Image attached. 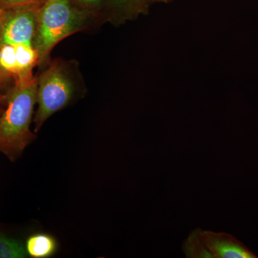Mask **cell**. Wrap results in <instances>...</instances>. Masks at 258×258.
I'll list each match as a JSON object with an SVG mask.
<instances>
[{
    "label": "cell",
    "instance_id": "1",
    "mask_svg": "<svg viewBox=\"0 0 258 258\" xmlns=\"http://www.w3.org/2000/svg\"><path fill=\"white\" fill-rule=\"evenodd\" d=\"M37 77L16 81L5 93L7 103L0 116V153L15 162L36 139L30 130L37 103Z\"/></svg>",
    "mask_w": 258,
    "mask_h": 258
},
{
    "label": "cell",
    "instance_id": "2",
    "mask_svg": "<svg viewBox=\"0 0 258 258\" xmlns=\"http://www.w3.org/2000/svg\"><path fill=\"white\" fill-rule=\"evenodd\" d=\"M93 17V13L76 6L72 0H45L39 7L32 42L38 54L37 66L46 68L54 47L66 37L88 28Z\"/></svg>",
    "mask_w": 258,
    "mask_h": 258
},
{
    "label": "cell",
    "instance_id": "3",
    "mask_svg": "<svg viewBox=\"0 0 258 258\" xmlns=\"http://www.w3.org/2000/svg\"><path fill=\"white\" fill-rule=\"evenodd\" d=\"M75 61L55 59L37 76V103L33 120L37 133L56 112L72 101L80 87V74Z\"/></svg>",
    "mask_w": 258,
    "mask_h": 258
},
{
    "label": "cell",
    "instance_id": "4",
    "mask_svg": "<svg viewBox=\"0 0 258 258\" xmlns=\"http://www.w3.org/2000/svg\"><path fill=\"white\" fill-rule=\"evenodd\" d=\"M188 258H257L240 241L230 234L198 228L193 230L182 245Z\"/></svg>",
    "mask_w": 258,
    "mask_h": 258
},
{
    "label": "cell",
    "instance_id": "5",
    "mask_svg": "<svg viewBox=\"0 0 258 258\" xmlns=\"http://www.w3.org/2000/svg\"><path fill=\"white\" fill-rule=\"evenodd\" d=\"M40 6L20 7L4 10L0 20V45H32L36 33Z\"/></svg>",
    "mask_w": 258,
    "mask_h": 258
},
{
    "label": "cell",
    "instance_id": "6",
    "mask_svg": "<svg viewBox=\"0 0 258 258\" xmlns=\"http://www.w3.org/2000/svg\"><path fill=\"white\" fill-rule=\"evenodd\" d=\"M152 3L151 0H106L105 19L113 25H121L147 14Z\"/></svg>",
    "mask_w": 258,
    "mask_h": 258
},
{
    "label": "cell",
    "instance_id": "7",
    "mask_svg": "<svg viewBox=\"0 0 258 258\" xmlns=\"http://www.w3.org/2000/svg\"><path fill=\"white\" fill-rule=\"evenodd\" d=\"M57 245L55 237L49 234L39 232L28 237L25 247L28 257L47 258L56 253Z\"/></svg>",
    "mask_w": 258,
    "mask_h": 258
},
{
    "label": "cell",
    "instance_id": "8",
    "mask_svg": "<svg viewBox=\"0 0 258 258\" xmlns=\"http://www.w3.org/2000/svg\"><path fill=\"white\" fill-rule=\"evenodd\" d=\"M14 45L16 50L19 69V77L16 81L33 79L35 76L32 74V71L38 63V54L37 50L33 45L30 44H18Z\"/></svg>",
    "mask_w": 258,
    "mask_h": 258
},
{
    "label": "cell",
    "instance_id": "9",
    "mask_svg": "<svg viewBox=\"0 0 258 258\" xmlns=\"http://www.w3.org/2000/svg\"><path fill=\"white\" fill-rule=\"evenodd\" d=\"M28 257L25 244L0 230V258Z\"/></svg>",
    "mask_w": 258,
    "mask_h": 258
},
{
    "label": "cell",
    "instance_id": "10",
    "mask_svg": "<svg viewBox=\"0 0 258 258\" xmlns=\"http://www.w3.org/2000/svg\"><path fill=\"white\" fill-rule=\"evenodd\" d=\"M45 0H0V8L3 10L25 6H40Z\"/></svg>",
    "mask_w": 258,
    "mask_h": 258
},
{
    "label": "cell",
    "instance_id": "11",
    "mask_svg": "<svg viewBox=\"0 0 258 258\" xmlns=\"http://www.w3.org/2000/svg\"><path fill=\"white\" fill-rule=\"evenodd\" d=\"M77 3L79 8L93 13V10L100 9L103 3L106 4V0H72Z\"/></svg>",
    "mask_w": 258,
    "mask_h": 258
},
{
    "label": "cell",
    "instance_id": "12",
    "mask_svg": "<svg viewBox=\"0 0 258 258\" xmlns=\"http://www.w3.org/2000/svg\"><path fill=\"white\" fill-rule=\"evenodd\" d=\"M7 103V96L5 93L2 92L0 91V104L3 105V106H6Z\"/></svg>",
    "mask_w": 258,
    "mask_h": 258
},
{
    "label": "cell",
    "instance_id": "13",
    "mask_svg": "<svg viewBox=\"0 0 258 258\" xmlns=\"http://www.w3.org/2000/svg\"><path fill=\"white\" fill-rule=\"evenodd\" d=\"M152 3H170V2L173 1V0H151Z\"/></svg>",
    "mask_w": 258,
    "mask_h": 258
},
{
    "label": "cell",
    "instance_id": "14",
    "mask_svg": "<svg viewBox=\"0 0 258 258\" xmlns=\"http://www.w3.org/2000/svg\"><path fill=\"white\" fill-rule=\"evenodd\" d=\"M4 106H3V105L0 104V116H1L2 114H3V111H4L5 109Z\"/></svg>",
    "mask_w": 258,
    "mask_h": 258
},
{
    "label": "cell",
    "instance_id": "15",
    "mask_svg": "<svg viewBox=\"0 0 258 258\" xmlns=\"http://www.w3.org/2000/svg\"><path fill=\"white\" fill-rule=\"evenodd\" d=\"M3 12H4V10L0 8V20H1L2 16H3Z\"/></svg>",
    "mask_w": 258,
    "mask_h": 258
}]
</instances>
